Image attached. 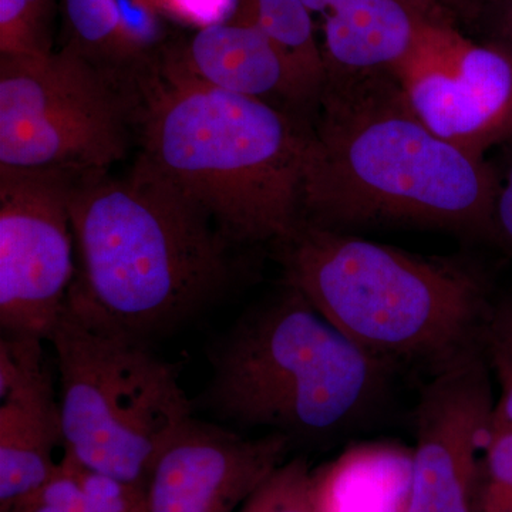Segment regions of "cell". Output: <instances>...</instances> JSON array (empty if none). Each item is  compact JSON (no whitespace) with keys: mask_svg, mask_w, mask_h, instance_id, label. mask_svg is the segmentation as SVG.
Returning a JSON list of instances; mask_svg holds the SVG:
<instances>
[{"mask_svg":"<svg viewBox=\"0 0 512 512\" xmlns=\"http://www.w3.org/2000/svg\"><path fill=\"white\" fill-rule=\"evenodd\" d=\"M292 441L284 434L245 437L191 417L148 478V512H238L276 468Z\"/></svg>","mask_w":512,"mask_h":512,"instance_id":"cell-11","label":"cell"},{"mask_svg":"<svg viewBox=\"0 0 512 512\" xmlns=\"http://www.w3.org/2000/svg\"><path fill=\"white\" fill-rule=\"evenodd\" d=\"M138 8L156 13L158 10L177 13V15H191L198 8L200 0H133ZM204 3L210 0H202Z\"/></svg>","mask_w":512,"mask_h":512,"instance_id":"cell-25","label":"cell"},{"mask_svg":"<svg viewBox=\"0 0 512 512\" xmlns=\"http://www.w3.org/2000/svg\"><path fill=\"white\" fill-rule=\"evenodd\" d=\"M76 279L69 305L138 340L191 318L228 284L227 237L138 157L123 177H73Z\"/></svg>","mask_w":512,"mask_h":512,"instance_id":"cell-3","label":"cell"},{"mask_svg":"<svg viewBox=\"0 0 512 512\" xmlns=\"http://www.w3.org/2000/svg\"><path fill=\"white\" fill-rule=\"evenodd\" d=\"M47 340L59 367L63 453L147 488L158 457L192 417L173 369L143 340L69 303Z\"/></svg>","mask_w":512,"mask_h":512,"instance_id":"cell-6","label":"cell"},{"mask_svg":"<svg viewBox=\"0 0 512 512\" xmlns=\"http://www.w3.org/2000/svg\"><path fill=\"white\" fill-rule=\"evenodd\" d=\"M473 26L480 30L484 42L512 53V0H481Z\"/></svg>","mask_w":512,"mask_h":512,"instance_id":"cell-23","label":"cell"},{"mask_svg":"<svg viewBox=\"0 0 512 512\" xmlns=\"http://www.w3.org/2000/svg\"><path fill=\"white\" fill-rule=\"evenodd\" d=\"M134 96L70 46L0 55V168L107 173L123 160Z\"/></svg>","mask_w":512,"mask_h":512,"instance_id":"cell-7","label":"cell"},{"mask_svg":"<svg viewBox=\"0 0 512 512\" xmlns=\"http://www.w3.org/2000/svg\"><path fill=\"white\" fill-rule=\"evenodd\" d=\"M76 464L86 494L87 512H148L146 487Z\"/></svg>","mask_w":512,"mask_h":512,"instance_id":"cell-20","label":"cell"},{"mask_svg":"<svg viewBox=\"0 0 512 512\" xmlns=\"http://www.w3.org/2000/svg\"><path fill=\"white\" fill-rule=\"evenodd\" d=\"M73 177L0 168V325L49 339L76 279Z\"/></svg>","mask_w":512,"mask_h":512,"instance_id":"cell-8","label":"cell"},{"mask_svg":"<svg viewBox=\"0 0 512 512\" xmlns=\"http://www.w3.org/2000/svg\"><path fill=\"white\" fill-rule=\"evenodd\" d=\"M212 366V412L291 441L338 439L363 429L383 409L393 369L288 285L239 320Z\"/></svg>","mask_w":512,"mask_h":512,"instance_id":"cell-5","label":"cell"},{"mask_svg":"<svg viewBox=\"0 0 512 512\" xmlns=\"http://www.w3.org/2000/svg\"><path fill=\"white\" fill-rule=\"evenodd\" d=\"M238 512H320L315 473L303 458L285 461Z\"/></svg>","mask_w":512,"mask_h":512,"instance_id":"cell-17","label":"cell"},{"mask_svg":"<svg viewBox=\"0 0 512 512\" xmlns=\"http://www.w3.org/2000/svg\"><path fill=\"white\" fill-rule=\"evenodd\" d=\"M512 501V424L493 419L481 457L477 512H500Z\"/></svg>","mask_w":512,"mask_h":512,"instance_id":"cell-18","label":"cell"},{"mask_svg":"<svg viewBox=\"0 0 512 512\" xmlns=\"http://www.w3.org/2000/svg\"><path fill=\"white\" fill-rule=\"evenodd\" d=\"M278 245L286 285L387 365L433 376L484 353L495 302L473 262L414 255L303 221Z\"/></svg>","mask_w":512,"mask_h":512,"instance_id":"cell-4","label":"cell"},{"mask_svg":"<svg viewBox=\"0 0 512 512\" xmlns=\"http://www.w3.org/2000/svg\"><path fill=\"white\" fill-rule=\"evenodd\" d=\"M234 13L261 28L318 107L326 84L325 59L315 20L302 0H237Z\"/></svg>","mask_w":512,"mask_h":512,"instance_id":"cell-15","label":"cell"},{"mask_svg":"<svg viewBox=\"0 0 512 512\" xmlns=\"http://www.w3.org/2000/svg\"><path fill=\"white\" fill-rule=\"evenodd\" d=\"M497 191L495 164L424 126L394 74L323 89L303 154V222L414 225L494 244Z\"/></svg>","mask_w":512,"mask_h":512,"instance_id":"cell-1","label":"cell"},{"mask_svg":"<svg viewBox=\"0 0 512 512\" xmlns=\"http://www.w3.org/2000/svg\"><path fill=\"white\" fill-rule=\"evenodd\" d=\"M53 0H0V55L45 56L52 45Z\"/></svg>","mask_w":512,"mask_h":512,"instance_id":"cell-16","label":"cell"},{"mask_svg":"<svg viewBox=\"0 0 512 512\" xmlns=\"http://www.w3.org/2000/svg\"><path fill=\"white\" fill-rule=\"evenodd\" d=\"M15 512H87L77 464L63 454L52 478Z\"/></svg>","mask_w":512,"mask_h":512,"instance_id":"cell-21","label":"cell"},{"mask_svg":"<svg viewBox=\"0 0 512 512\" xmlns=\"http://www.w3.org/2000/svg\"><path fill=\"white\" fill-rule=\"evenodd\" d=\"M484 357L500 389L493 419L512 424V291L495 302L485 330Z\"/></svg>","mask_w":512,"mask_h":512,"instance_id":"cell-19","label":"cell"},{"mask_svg":"<svg viewBox=\"0 0 512 512\" xmlns=\"http://www.w3.org/2000/svg\"><path fill=\"white\" fill-rule=\"evenodd\" d=\"M43 339L0 342V512H15L52 478L64 450L62 416L43 362Z\"/></svg>","mask_w":512,"mask_h":512,"instance_id":"cell-12","label":"cell"},{"mask_svg":"<svg viewBox=\"0 0 512 512\" xmlns=\"http://www.w3.org/2000/svg\"><path fill=\"white\" fill-rule=\"evenodd\" d=\"M394 76L421 123L468 153L485 157L512 140V53L431 19Z\"/></svg>","mask_w":512,"mask_h":512,"instance_id":"cell-9","label":"cell"},{"mask_svg":"<svg viewBox=\"0 0 512 512\" xmlns=\"http://www.w3.org/2000/svg\"><path fill=\"white\" fill-rule=\"evenodd\" d=\"M494 407L484 353L460 360L421 386L403 512H477Z\"/></svg>","mask_w":512,"mask_h":512,"instance_id":"cell-10","label":"cell"},{"mask_svg":"<svg viewBox=\"0 0 512 512\" xmlns=\"http://www.w3.org/2000/svg\"><path fill=\"white\" fill-rule=\"evenodd\" d=\"M500 512H512V501L510 504L507 505V507L504 508L503 511Z\"/></svg>","mask_w":512,"mask_h":512,"instance_id":"cell-26","label":"cell"},{"mask_svg":"<svg viewBox=\"0 0 512 512\" xmlns=\"http://www.w3.org/2000/svg\"><path fill=\"white\" fill-rule=\"evenodd\" d=\"M322 30L326 84L394 74L424 23V0H302ZM443 20V19H440Z\"/></svg>","mask_w":512,"mask_h":512,"instance_id":"cell-14","label":"cell"},{"mask_svg":"<svg viewBox=\"0 0 512 512\" xmlns=\"http://www.w3.org/2000/svg\"><path fill=\"white\" fill-rule=\"evenodd\" d=\"M498 191L495 197L493 227L494 244L512 259V140L501 146Z\"/></svg>","mask_w":512,"mask_h":512,"instance_id":"cell-22","label":"cell"},{"mask_svg":"<svg viewBox=\"0 0 512 512\" xmlns=\"http://www.w3.org/2000/svg\"><path fill=\"white\" fill-rule=\"evenodd\" d=\"M436 16L446 22L454 23L457 20L473 25L476 19L481 0H424Z\"/></svg>","mask_w":512,"mask_h":512,"instance_id":"cell-24","label":"cell"},{"mask_svg":"<svg viewBox=\"0 0 512 512\" xmlns=\"http://www.w3.org/2000/svg\"><path fill=\"white\" fill-rule=\"evenodd\" d=\"M163 59L202 83L268 101L308 120L318 110L268 36L237 13L202 26Z\"/></svg>","mask_w":512,"mask_h":512,"instance_id":"cell-13","label":"cell"},{"mask_svg":"<svg viewBox=\"0 0 512 512\" xmlns=\"http://www.w3.org/2000/svg\"><path fill=\"white\" fill-rule=\"evenodd\" d=\"M309 121L202 83L164 59L134 84L140 157L229 242L279 244L301 224Z\"/></svg>","mask_w":512,"mask_h":512,"instance_id":"cell-2","label":"cell"}]
</instances>
